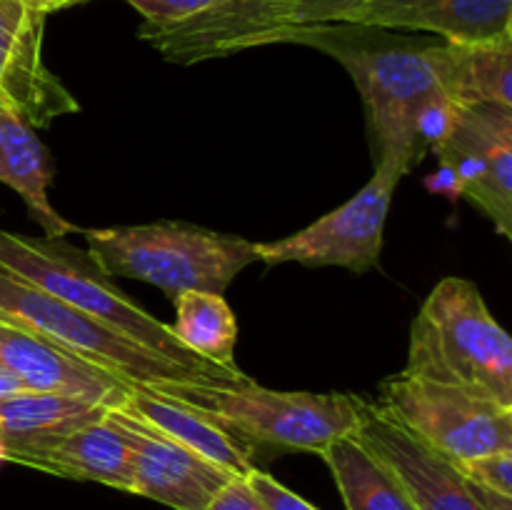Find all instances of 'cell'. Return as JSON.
<instances>
[{
	"label": "cell",
	"instance_id": "cell-23",
	"mask_svg": "<svg viewBox=\"0 0 512 510\" xmlns=\"http://www.w3.org/2000/svg\"><path fill=\"white\" fill-rule=\"evenodd\" d=\"M458 468L470 483L495 490V493L512 495V450L480 455V458L468 460V463H460Z\"/></svg>",
	"mask_w": 512,
	"mask_h": 510
},
{
	"label": "cell",
	"instance_id": "cell-27",
	"mask_svg": "<svg viewBox=\"0 0 512 510\" xmlns=\"http://www.w3.org/2000/svg\"><path fill=\"white\" fill-rule=\"evenodd\" d=\"M203 510H268V505L250 488L245 475H235L213 495V500Z\"/></svg>",
	"mask_w": 512,
	"mask_h": 510
},
{
	"label": "cell",
	"instance_id": "cell-11",
	"mask_svg": "<svg viewBox=\"0 0 512 510\" xmlns=\"http://www.w3.org/2000/svg\"><path fill=\"white\" fill-rule=\"evenodd\" d=\"M290 28V0H210L205 10L170 28H143L138 35L170 63H200L273 45Z\"/></svg>",
	"mask_w": 512,
	"mask_h": 510
},
{
	"label": "cell",
	"instance_id": "cell-12",
	"mask_svg": "<svg viewBox=\"0 0 512 510\" xmlns=\"http://www.w3.org/2000/svg\"><path fill=\"white\" fill-rule=\"evenodd\" d=\"M45 15L20 0H0V108L45 128L80 105L43 60Z\"/></svg>",
	"mask_w": 512,
	"mask_h": 510
},
{
	"label": "cell",
	"instance_id": "cell-14",
	"mask_svg": "<svg viewBox=\"0 0 512 510\" xmlns=\"http://www.w3.org/2000/svg\"><path fill=\"white\" fill-rule=\"evenodd\" d=\"M0 455L3 463L28 465L58 478L100 483L125 493L133 488L128 443L110 413L63 433L0 443Z\"/></svg>",
	"mask_w": 512,
	"mask_h": 510
},
{
	"label": "cell",
	"instance_id": "cell-15",
	"mask_svg": "<svg viewBox=\"0 0 512 510\" xmlns=\"http://www.w3.org/2000/svg\"><path fill=\"white\" fill-rule=\"evenodd\" d=\"M345 23L480 43L512 33V0H363Z\"/></svg>",
	"mask_w": 512,
	"mask_h": 510
},
{
	"label": "cell",
	"instance_id": "cell-22",
	"mask_svg": "<svg viewBox=\"0 0 512 510\" xmlns=\"http://www.w3.org/2000/svg\"><path fill=\"white\" fill-rule=\"evenodd\" d=\"M175 303L173 335L185 350L220 368H238L235 343H238V320L225 303L223 295L190 290L178 295Z\"/></svg>",
	"mask_w": 512,
	"mask_h": 510
},
{
	"label": "cell",
	"instance_id": "cell-20",
	"mask_svg": "<svg viewBox=\"0 0 512 510\" xmlns=\"http://www.w3.org/2000/svg\"><path fill=\"white\" fill-rule=\"evenodd\" d=\"M115 403L118 400L90 398V395L25 390L0 403V443L43 438L93 423L103 418Z\"/></svg>",
	"mask_w": 512,
	"mask_h": 510
},
{
	"label": "cell",
	"instance_id": "cell-29",
	"mask_svg": "<svg viewBox=\"0 0 512 510\" xmlns=\"http://www.w3.org/2000/svg\"><path fill=\"white\" fill-rule=\"evenodd\" d=\"M20 3H25L28 8H33L35 13H40V15H45V18H48V15L55 13V10L70 8V5L85 3V0H20Z\"/></svg>",
	"mask_w": 512,
	"mask_h": 510
},
{
	"label": "cell",
	"instance_id": "cell-7",
	"mask_svg": "<svg viewBox=\"0 0 512 510\" xmlns=\"http://www.w3.org/2000/svg\"><path fill=\"white\" fill-rule=\"evenodd\" d=\"M375 405L455 465L512 450V408L458 385L398 373L380 385Z\"/></svg>",
	"mask_w": 512,
	"mask_h": 510
},
{
	"label": "cell",
	"instance_id": "cell-25",
	"mask_svg": "<svg viewBox=\"0 0 512 510\" xmlns=\"http://www.w3.org/2000/svg\"><path fill=\"white\" fill-rule=\"evenodd\" d=\"M360 3L363 0H290V28H298V25L345 23Z\"/></svg>",
	"mask_w": 512,
	"mask_h": 510
},
{
	"label": "cell",
	"instance_id": "cell-8",
	"mask_svg": "<svg viewBox=\"0 0 512 510\" xmlns=\"http://www.w3.org/2000/svg\"><path fill=\"white\" fill-rule=\"evenodd\" d=\"M403 175L390 168H373V178L348 203L323 215L288 238L258 243V263H298L305 268H345L363 275L378 265L390 203Z\"/></svg>",
	"mask_w": 512,
	"mask_h": 510
},
{
	"label": "cell",
	"instance_id": "cell-21",
	"mask_svg": "<svg viewBox=\"0 0 512 510\" xmlns=\"http://www.w3.org/2000/svg\"><path fill=\"white\" fill-rule=\"evenodd\" d=\"M320 458L328 463L348 510H418L388 465L355 435H343Z\"/></svg>",
	"mask_w": 512,
	"mask_h": 510
},
{
	"label": "cell",
	"instance_id": "cell-17",
	"mask_svg": "<svg viewBox=\"0 0 512 510\" xmlns=\"http://www.w3.org/2000/svg\"><path fill=\"white\" fill-rule=\"evenodd\" d=\"M120 403L133 410L150 428L168 435L193 453L203 455L205 460L220 465L228 473L245 475L255 468L258 453L250 445L230 435L223 425L215 423L203 410L180 403V400L165 395L163 390L130 385Z\"/></svg>",
	"mask_w": 512,
	"mask_h": 510
},
{
	"label": "cell",
	"instance_id": "cell-5",
	"mask_svg": "<svg viewBox=\"0 0 512 510\" xmlns=\"http://www.w3.org/2000/svg\"><path fill=\"white\" fill-rule=\"evenodd\" d=\"M155 390L203 410L255 453L323 455L330 443L353 435L360 418V395L270 390L253 378L235 385L178 383Z\"/></svg>",
	"mask_w": 512,
	"mask_h": 510
},
{
	"label": "cell",
	"instance_id": "cell-9",
	"mask_svg": "<svg viewBox=\"0 0 512 510\" xmlns=\"http://www.w3.org/2000/svg\"><path fill=\"white\" fill-rule=\"evenodd\" d=\"M430 153L448 175L450 188L490 218L503 238H512V110L458 108Z\"/></svg>",
	"mask_w": 512,
	"mask_h": 510
},
{
	"label": "cell",
	"instance_id": "cell-19",
	"mask_svg": "<svg viewBox=\"0 0 512 510\" xmlns=\"http://www.w3.org/2000/svg\"><path fill=\"white\" fill-rule=\"evenodd\" d=\"M443 85L458 108L500 105L512 110V33L480 43L443 40Z\"/></svg>",
	"mask_w": 512,
	"mask_h": 510
},
{
	"label": "cell",
	"instance_id": "cell-26",
	"mask_svg": "<svg viewBox=\"0 0 512 510\" xmlns=\"http://www.w3.org/2000/svg\"><path fill=\"white\" fill-rule=\"evenodd\" d=\"M245 478H248L250 488L260 495V500L268 505V510H318L313 503H308V500L300 498L298 493L285 488V485L280 483V480H275L273 475L260 470L258 465H255L250 473H245Z\"/></svg>",
	"mask_w": 512,
	"mask_h": 510
},
{
	"label": "cell",
	"instance_id": "cell-10",
	"mask_svg": "<svg viewBox=\"0 0 512 510\" xmlns=\"http://www.w3.org/2000/svg\"><path fill=\"white\" fill-rule=\"evenodd\" d=\"M123 400V398H120ZM108 410L130 450V493L163 503L173 510H203L213 495L235 478L203 455L175 443L138 418L123 403Z\"/></svg>",
	"mask_w": 512,
	"mask_h": 510
},
{
	"label": "cell",
	"instance_id": "cell-4",
	"mask_svg": "<svg viewBox=\"0 0 512 510\" xmlns=\"http://www.w3.org/2000/svg\"><path fill=\"white\" fill-rule=\"evenodd\" d=\"M88 253L110 278L155 285L170 300L190 290L223 295L248 265L258 243L183 220L83 230Z\"/></svg>",
	"mask_w": 512,
	"mask_h": 510
},
{
	"label": "cell",
	"instance_id": "cell-3",
	"mask_svg": "<svg viewBox=\"0 0 512 510\" xmlns=\"http://www.w3.org/2000/svg\"><path fill=\"white\" fill-rule=\"evenodd\" d=\"M403 373L512 408V340L468 278H443L410 325Z\"/></svg>",
	"mask_w": 512,
	"mask_h": 510
},
{
	"label": "cell",
	"instance_id": "cell-24",
	"mask_svg": "<svg viewBox=\"0 0 512 510\" xmlns=\"http://www.w3.org/2000/svg\"><path fill=\"white\" fill-rule=\"evenodd\" d=\"M143 15V28H170L193 18L210 5V0H125Z\"/></svg>",
	"mask_w": 512,
	"mask_h": 510
},
{
	"label": "cell",
	"instance_id": "cell-6",
	"mask_svg": "<svg viewBox=\"0 0 512 510\" xmlns=\"http://www.w3.org/2000/svg\"><path fill=\"white\" fill-rule=\"evenodd\" d=\"M0 320L53 340L68 353L143 388L205 383L200 375L88 318L65 300L0 268ZM210 385V383H205Z\"/></svg>",
	"mask_w": 512,
	"mask_h": 510
},
{
	"label": "cell",
	"instance_id": "cell-1",
	"mask_svg": "<svg viewBox=\"0 0 512 510\" xmlns=\"http://www.w3.org/2000/svg\"><path fill=\"white\" fill-rule=\"evenodd\" d=\"M273 43L323 50L348 70L365 105L373 168L405 178L458 113L443 85V40L433 35L323 23L285 28Z\"/></svg>",
	"mask_w": 512,
	"mask_h": 510
},
{
	"label": "cell",
	"instance_id": "cell-16",
	"mask_svg": "<svg viewBox=\"0 0 512 510\" xmlns=\"http://www.w3.org/2000/svg\"><path fill=\"white\" fill-rule=\"evenodd\" d=\"M0 363L8 365L28 390H53L105 400H120L130 390V383L115 378L108 370L5 320H0Z\"/></svg>",
	"mask_w": 512,
	"mask_h": 510
},
{
	"label": "cell",
	"instance_id": "cell-13",
	"mask_svg": "<svg viewBox=\"0 0 512 510\" xmlns=\"http://www.w3.org/2000/svg\"><path fill=\"white\" fill-rule=\"evenodd\" d=\"M353 435L380 463L388 465L418 510H483L473 483L458 465L428 448L370 400L360 398V418Z\"/></svg>",
	"mask_w": 512,
	"mask_h": 510
},
{
	"label": "cell",
	"instance_id": "cell-2",
	"mask_svg": "<svg viewBox=\"0 0 512 510\" xmlns=\"http://www.w3.org/2000/svg\"><path fill=\"white\" fill-rule=\"evenodd\" d=\"M0 268L65 300L123 338L193 370L205 383L235 385L250 378L240 368H220L185 350L170 325L160 323L148 310L140 308L95 263L88 250L75 248L65 238H35L0 228Z\"/></svg>",
	"mask_w": 512,
	"mask_h": 510
},
{
	"label": "cell",
	"instance_id": "cell-18",
	"mask_svg": "<svg viewBox=\"0 0 512 510\" xmlns=\"http://www.w3.org/2000/svg\"><path fill=\"white\" fill-rule=\"evenodd\" d=\"M0 183L23 198L30 218L48 238H65L78 225L55 213L48 188L53 183V158L33 125L18 113L0 108Z\"/></svg>",
	"mask_w": 512,
	"mask_h": 510
},
{
	"label": "cell",
	"instance_id": "cell-28",
	"mask_svg": "<svg viewBox=\"0 0 512 510\" xmlns=\"http://www.w3.org/2000/svg\"><path fill=\"white\" fill-rule=\"evenodd\" d=\"M25 383L23 380L18 378V375L13 373V370L8 368V365L5 363H0V403H3V400H8V398H13V395H20V393H25Z\"/></svg>",
	"mask_w": 512,
	"mask_h": 510
}]
</instances>
